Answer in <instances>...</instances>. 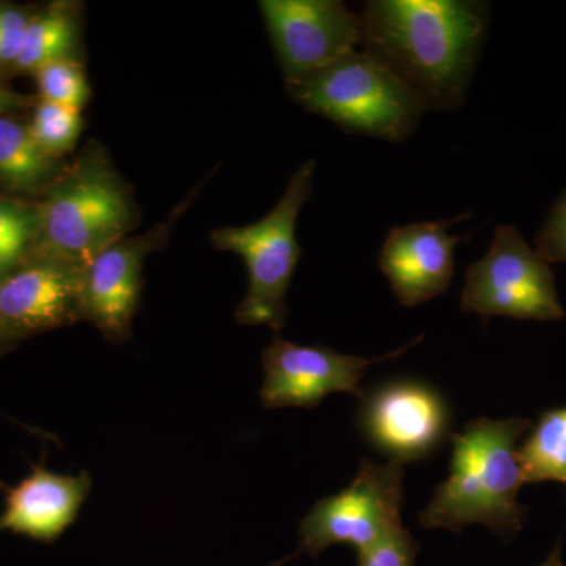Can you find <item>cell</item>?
<instances>
[{"label": "cell", "mask_w": 566, "mask_h": 566, "mask_svg": "<svg viewBox=\"0 0 566 566\" xmlns=\"http://www.w3.org/2000/svg\"><path fill=\"white\" fill-rule=\"evenodd\" d=\"M444 398L416 379H395L363 395L359 427L368 444L398 463L433 455L449 434Z\"/></svg>", "instance_id": "9"}, {"label": "cell", "mask_w": 566, "mask_h": 566, "mask_svg": "<svg viewBox=\"0 0 566 566\" xmlns=\"http://www.w3.org/2000/svg\"><path fill=\"white\" fill-rule=\"evenodd\" d=\"M363 44L423 99L427 109L463 103L485 43L490 7L475 0H371Z\"/></svg>", "instance_id": "1"}, {"label": "cell", "mask_w": 566, "mask_h": 566, "mask_svg": "<svg viewBox=\"0 0 566 566\" xmlns=\"http://www.w3.org/2000/svg\"><path fill=\"white\" fill-rule=\"evenodd\" d=\"M189 203L191 199H186L169 219L150 232L122 238L85 264L82 319L95 324L107 340L123 342L132 334L134 315L139 307L145 259L163 248Z\"/></svg>", "instance_id": "11"}, {"label": "cell", "mask_w": 566, "mask_h": 566, "mask_svg": "<svg viewBox=\"0 0 566 566\" xmlns=\"http://www.w3.org/2000/svg\"><path fill=\"white\" fill-rule=\"evenodd\" d=\"M54 174V158L33 139L29 126L0 117V180L14 189H35Z\"/></svg>", "instance_id": "17"}, {"label": "cell", "mask_w": 566, "mask_h": 566, "mask_svg": "<svg viewBox=\"0 0 566 566\" xmlns=\"http://www.w3.org/2000/svg\"><path fill=\"white\" fill-rule=\"evenodd\" d=\"M36 238H40L39 208L0 199V277L20 268Z\"/></svg>", "instance_id": "18"}, {"label": "cell", "mask_w": 566, "mask_h": 566, "mask_svg": "<svg viewBox=\"0 0 566 566\" xmlns=\"http://www.w3.org/2000/svg\"><path fill=\"white\" fill-rule=\"evenodd\" d=\"M2 281H3V277H0V286H2ZM2 342V340H0Z\"/></svg>", "instance_id": "26"}, {"label": "cell", "mask_w": 566, "mask_h": 566, "mask_svg": "<svg viewBox=\"0 0 566 566\" xmlns=\"http://www.w3.org/2000/svg\"><path fill=\"white\" fill-rule=\"evenodd\" d=\"M535 251L547 263H566V189L535 238Z\"/></svg>", "instance_id": "22"}, {"label": "cell", "mask_w": 566, "mask_h": 566, "mask_svg": "<svg viewBox=\"0 0 566 566\" xmlns=\"http://www.w3.org/2000/svg\"><path fill=\"white\" fill-rule=\"evenodd\" d=\"M420 340L422 337L411 345ZM411 345L367 359L335 352L329 346L296 345L275 335L263 352L262 403L266 409H311L335 392L363 397L359 382L367 367L392 359Z\"/></svg>", "instance_id": "10"}, {"label": "cell", "mask_w": 566, "mask_h": 566, "mask_svg": "<svg viewBox=\"0 0 566 566\" xmlns=\"http://www.w3.org/2000/svg\"><path fill=\"white\" fill-rule=\"evenodd\" d=\"M29 20L24 11L0 6V63L17 61Z\"/></svg>", "instance_id": "23"}, {"label": "cell", "mask_w": 566, "mask_h": 566, "mask_svg": "<svg viewBox=\"0 0 566 566\" xmlns=\"http://www.w3.org/2000/svg\"><path fill=\"white\" fill-rule=\"evenodd\" d=\"M531 424L523 417H480L453 434L449 476L420 513V526L461 532L482 524L497 535L517 534L528 509L517 501L526 483L516 442Z\"/></svg>", "instance_id": "2"}, {"label": "cell", "mask_w": 566, "mask_h": 566, "mask_svg": "<svg viewBox=\"0 0 566 566\" xmlns=\"http://www.w3.org/2000/svg\"><path fill=\"white\" fill-rule=\"evenodd\" d=\"M286 85L304 109L345 132L394 144L408 139L427 111L423 99L403 80L365 51H354Z\"/></svg>", "instance_id": "3"}, {"label": "cell", "mask_w": 566, "mask_h": 566, "mask_svg": "<svg viewBox=\"0 0 566 566\" xmlns=\"http://www.w3.org/2000/svg\"><path fill=\"white\" fill-rule=\"evenodd\" d=\"M417 543L405 527L390 532L374 546L359 553L360 566H411L415 564Z\"/></svg>", "instance_id": "21"}, {"label": "cell", "mask_w": 566, "mask_h": 566, "mask_svg": "<svg viewBox=\"0 0 566 566\" xmlns=\"http://www.w3.org/2000/svg\"><path fill=\"white\" fill-rule=\"evenodd\" d=\"M18 103H20V98H18L13 92L7 91V88L0 84V117H3L6 112L13 109Z\"/></svg>", "instance_id": "24"}, {"label": "cell", "mask_w": 566, "mask_h": 566, "mask_svg": "<svg viewBox=\"0 0 566 566\" xmlns=\"http://www.w3.org/2000/svg\"><path fill=\"white\" fill-rule=\"evenodd\" d=\"M41 102L81 111L91 99V87L76 59L48 63L36 70Z\"/></svg>", "instance_id": "20"}, {"label": "cell", "mask_w": 566, "mask_h": 566, "mask_svg": "<svg viewBox=\"0 0 566 566\" xmlns=\"http://www.w3.org/2000/svg\"><path fill=\"white\" fill-rule=\"evenodd\" d=\"M91 488L87 472L62 475L33 465L31 475L14 488H6L0 534L9 531L39 542H54L76 521Z\"/></svg>", "instance_id": "14"}, {"label": "cell", "mask_w": 566, "mask_h": 566, "mask_svg": "<svg viewBox=\"0 0 566 566\" xmlns=\"http://www.w3.org/2000/svg\"><path fill=\"white\" fill-rule=\"evenodd\" d=\"M39 211L44 255L82 266L137 223L132 192L99 147L84 151Z\"/></svg>", "instance_id": "4"}, {"label": "cell", "mask_w": 566, "mask_h": 566, "mask_svg": "<svg viewBox=\"0 0 566 566\" xmlns=\"http://www.w3.org/2000/svg\"><path fill=\"white\" fill-rule=\"evenodd\" d=\"M461 308L521 322H558L565 316L549 263L513 226H499L486 255L468 268Z\"/></svg>", "instance_id": "6"}, {"label": "cell", "mask_w": 566, "mask_h": 566, "mask_svg": "<svg viewBox=\"0 0 566 566\" xmlns=\"http://www.w3.org/2000/svg\"><path fill=\"white\" fill-rule=\"evenodd\" d=\"M539 566H565L564 560H562V543L558 542L556 547H554L553 553L547 556L546 560L543 562Z\"/></svg>", "instance_id": "25"}, {"label": "cell", "mask_w": 566, "mask_h": 566, "mask_svg": "<svg viewBox=\"0 0 566 566\" xmlns=\"http://www.w3.org/2000/svg\"><path fill=\"white\" fill-rule=\"evenodd\" d=\"M453 221L416 222L395 227L387 234L378 264L405 307H416L441 296L455 274V249L465 237H452Z\"/></svg>", "instance_id": "13"}, {"label": "cell", "mask_w": 566, "mask_h": 566, "mask_svg": "<svg viewBox=\"0 0 566 566\" xmlns=\"http://www.w3.org/2000/svg\"><path fill=\"white\" fill-rule=\"evenodd\" d=\"M77 46V14L74 3H57L29 20L14 69L33 71L48 63L74 59Z\"/></svg>", "instance_id": "15"}, {"label": "cell", "mask_w": 566, "mask_h": 566, "mask_svg": "<svg viewBox=\"0 0 566 566\" xmlns=\"http://www.w3.org/2000/svg\"><path fill=\"white\" fill-rule=\"evenodd\" d=\"M82 126L84 120H82L81 111L41 102L29 129L41 150L51 158H59L73 150L80 139Z\"/></svg>", "instance_id": "19"}, {"label": "cell", "mask_w": 566, "mask_h": 566, "mask_svg": "<svg viewBox=\"0 0 566 566\" xmlns=\"http://www.w3.org/2000/svg\"><path fill=\"white\" fill-rule=\"evenodd\" d=\"M286 82L333 65L363 44V20L340 0L259 2Z\"/></svg>", "instance_id": "8"}, {"label": "cell", "mask_w": 566, "mask_h": 566, "mask_svg": "<svg viewBox=\"0 0 566 566\" xmlns=\"http://www.w3.org/2000/svg\"><path fill=\"white\" fill-rule=\"evenodd\" d=\"M524 483L560 482L566 485V408L539 416L517 449Z\"/></svg>", "instance_id": "16"}, {"label": "cell", "mask_w": 566, "mask_h": 566, "mask_svg": "<svg viewBox=\"0 0 566 566\" xmlns=\"http://www.w3.org/2000/svg\"><path fill=\"white\" fill-rule=\"evenodd\" d=\"M315 167L314 159L305 161L290 178L279 203L260 221L211 233L216 249L237 253L248 268V293L237 308L240 324L270 326L279 333L286 322V293L303 255L296 222L311 197Z\"/></svg>", "instance_id": "5"}, {"label": "cell", "mask_w": 566, "mask_h": 566, "mask_svg": "<svg viewBox=\"0 0 566 566\" xmlns=\"http://www.w3.org/2000/svg\"><path fill=\"white\" fill-rule=\"evenodd\" d=\"M405 469L398 461L364 460L356 479L340 493L312 506L301 523V551L322 553L337 543L365 551L403 527Z\"/></svg>", "instance_id": "7"}, {"label": "cell", "mask_w": 566, "mask_h": 566, "mask_svg": "<svg viewBox=\"0 0 566 566\" xmlns=\"http://www.w3.org/2000/svg\"><path fill=\"white\" fill-rule=\"evenodd\" d=\"M82 279V264L44 253L6 275L0 286V340L81 322Z\"/></svg>", "instance_id": "12"}]
</instances>
